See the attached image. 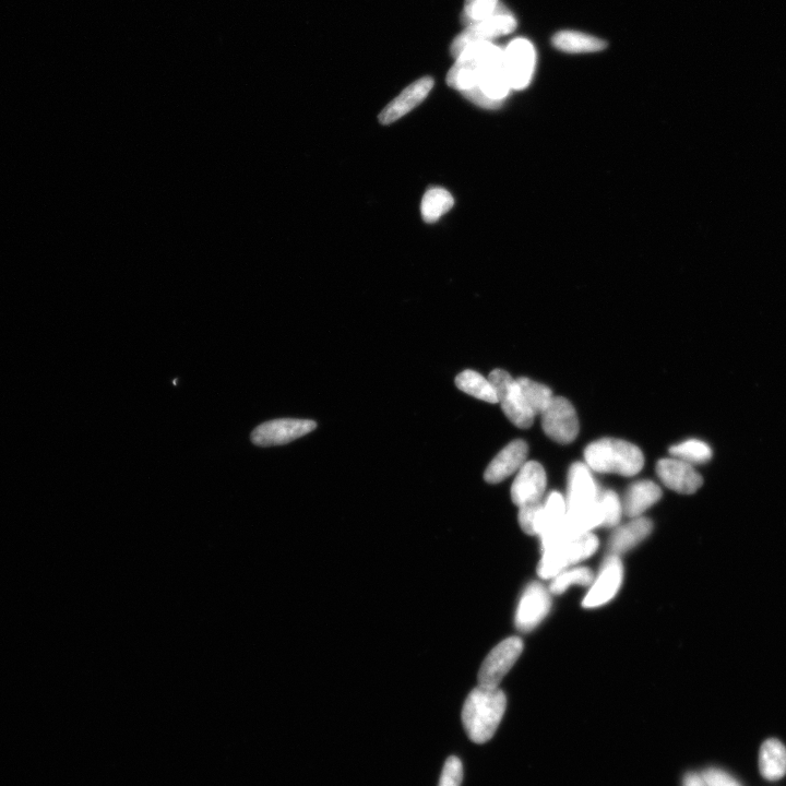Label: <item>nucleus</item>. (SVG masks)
Returning <instances> with one entry per match:
<instances>
[{
	"mask_svg": "<svg viewBox=\"0 0 786 786\" xmlns=\"http://www.w3.org/2000/svg\"><path fill=\"white\" fill-rule=\"evenodd\" d=\"M456 386L459 390L476 399L492 404L498 403L496 391L490 380L478 372L471 371V369L457 376Z\"/></svg>",
	"mask_w": 786,
	"mask_h": 786,
	"instance_id": "5701e85b",
	"label": "nucleus"
},
{
	"mask_svg": "<svg viewBox=\"0 0 786 786\" xmlns=\"http://www.w3.org/2000/svg\"><path fill=\"white\" fill-rule=\"evenodd\" d=\"M683 786H707L704 778L697 773L686 774Z\"/></svg>",
	"mask_w": 786,
	"mask_h": 786,
	"instance_id": "473e14b6",
	"label": "nucleus"
},
{
	"mask_svg": "<svg viewBox=\"0 0 786 786\" xmlns=\"http://www.w3.org/2000/svg\"><path fill=\"white\" fill-rule=\"evenodd\" d=\"M567 514L566 499L562 494L552 493L546 498L534 521V535L541 539L555 529Z\"/></svg>",
	"mask_w": 786,
	"mask_h": 786,
	"instance_id": "aec40b11",
	"label": "nucleus"
},
{
	"mask_svg": "<svg viewBox=\"0 0 786 786\" xmlns=\"http://www.w3.org/2000/svg\"><path fill=\"white\" fill-rule=\"evenodd\" d=\"M657 474L666 487L684 495L695 494L704 484V479L692 464L676 458L660 460Z\"/></svg>",
	"mask_w": 786,
	"mask_h": 786,
	"instance_id": "4468645a",
	"label": "nucleus"
},
{
	"mask_svg": "<svg viewBox=\"0 0 786 786\" xmlns=\"http://www.w3.org/2000/svg\"><path fill=\"white\" fill-rule=\"evenodd\" d=\"M551 594L539 582H532L522 593L516 614V627L521 633H530L549 615Z\"/></svg>",
	"mask_w": 786,
	"mask_h": 786,
	"instance_id": "1a4fd4ad",
	"label": "nucleus"
},
{
	"mask_svg": "<svg viewBox=\"0 0 786 786\" xmlns=\"http://www.w3.org/2000/svg\"><path fill=\"white\" fill-rule=\"evenodd\" d=\"M523 651V642L518 637H510L500 642L484 660L479 672V686L498 688L504 677L516 664Z\"/></svg>",
	"mask_w": 786,
	"mask_h": 786,
	"instance_id": "423d86ee",
	"label": "nucleus"
},
{
	"mask_svg": "<svg viewBox=\"0 0 786 786\" xmlns=\"http://www.w3.org/2000/svg\"><path fill=\"white\" fill-rule=\"evenodd\" d=\"M707 786H741L734 778L718 769H710L702 773Z\"/></svg>",
	"mask_w": 786,
	"mask_h": 786,
	"instance_id": "2f4dec72",
	"label": "nucleus"
},
{
	"mask_svg": "<svg viewBox=\"0 0 786 786\" xmlns=\"http://www.w3.org/2000/svg\"><path fill=\"white\" fill-rule=\"evenodd\" d=\"M557 50L566 53H593L606 49L607 43L578 31H562L554 35L552 40Z\"/></svg>",
	"mask_w": 786,
	"mask_h": 786,
	"instance_id": "412c9836",
	"label": "nucleus"
},
{
	"mask_svg": "<svg viewBox=\"0 0 786 786\" xmlns=\"http://www.w3.org/2000/svg\"><path fill=\"white\" fill-rule=\"evenodd\" d=\"M498 403H500L505 415L512 424L522 428V430H527V428L533 425L535 414L524 402L517 379L504 392L500 393Z\"/></svg>",
	"mask_w": 786,
	"mask_h": 786,
	"instance_id": "6ab92c4d",
	"label": "nucleus"
},
{
	"mask_svg": "<svg viewBox=\"0 0 786 786\" xmlns=\"http://www.w3.org/2000/svg\"><path fill=\"white\" fill-rule=\"evenodd\" d=\"M759 766L762 776L774 781L786 773V748L778 740H769L760 750Z\"/></svg>",
	"mask_w": 786,
	"mask_h": 786,
	"instance_id": "4be33fe9",
	"label": "nucleus"
},
{
	"mask_svg": "<svg viewBox=\"0 0 786 786\" xmlns=\"http://www.w3.org/2000/svg\"><path fill=\"white\" fill-rule=\"evenodd\" d=\"M507 698L502 689L478 686L469 694L462 709V723L476 744L491 741L504 718Z\"/></svg>",
	"mask_w": 786,
	"mask_h": 786,
	"instance_id": "f257e3e1",
	"label": "nucleus"
},
{
	"mask_svg": "<svg viewBox=\"0 0 786 786\" xmlns=\"http://www.w3.org/2000/svg\"><path fill=\"white\" fill-rule=\"evenodd\" d=\"M599 503L602 510V527H616L622 520L623 505L617 494L613 491H606L601 494Z\"/></svg>",
	"mask_w": 786,
	"mask_h": 786,
	"instance_id": "c85d7f7f",
	"label": "nucleus"
},
{
	"mask_svg": "<svg viewBox=\"0 0 786 786\" xmlns=\"http://www.w3.org/2000/svg\"><path fill=\"white\" fill-rule=\"evenodd\" d=\"M653 530V523L648 518H634L633 521L617 528L609 542L612 555H621L634 549L639 543L647 539Z\"/></svg>",
	"mask_w": 786,
	"mask_h": 786,
	"instance_id": "f3484780",
	"label": "nucleus"
},
{
	"mask_svg": "<svg viewBox=\"0 0 786 786\" xmlns=\"http://www.w3.org/2000/svg\"><path fill=\"white\" fill-rule=\"evenodd\" d=\"M463 780L462 762L458 757H449L443 768L438 786H461Z\"/></svg>",
	"mask_w": 786,
	"mask_h": 786,
	"instance_id": "c756f323",
	"label": "nucleus"
},
{
	"mask_svg": "<svg viewBox=\"0 0 786 786\" xmlns=\"http://www.w3.org/2000/svg\"><path fill=\"white\" fill-rule=\"evenodd\" d=\"M623 578L624 567L621 558L611 554L605 559L598 578L594 579L586 599L583 600V607L595 609L609 603L621 589Z\"/></svg>",
	"mask_w": 786,
	"mask_h": 786,
	"instance_id": "9b49d317",
	"label": "nucleus"
},
{
	"mask_svg": "<svg viewBox=\"0 0 786 786\" xmlns=\"http://www.w3.org/2000/svg\"><path fill=\"white\" fill-rule=\"evenodd\" d=\"M316 427V422L311 420H273L256 427L250 437L259 447L281 446L314 432Z\"/></svg>",
	"mask_w": 786,
	"mask_h": 786,
	"instance_id": "6e6552de",
	"label": "nucleus"
},
{
	"mask_svg": "<svg viewBox=\"0 0 786 786\" xmlns=\"http://www.w3.org/2000/svg\"><path fill=\"white\" fill-rule=\"evenodd\" d=\"M585 459L587 466L595 472L622 476L637 475L645 466V457L637 446L614 438L590 444L585 450Z\"/></svg>",
	"mask_w": 786,
	"mask_h": 786,
	"instance_id": "7ed1b4c3",
	"label": "nucleus"
},
{
	"mask_svg": "<svg viewBox=\"0 0 786 786\" xmlns=\"http://www.w3.org/2000/svg\"><path fill=\"white\" fill-rule=\"evenodd\" d=\"M504 55L511 90L526 89L537 64V53L533 44L526 39H516L509 43Z\"/></svg>",
	"mask_w": 786,
	"mask_h": 786,
	"instance_id": "9d476101",
	"label": "nucleus"
},
{
	"mask_svg": "<svg viewBox=\"0 0 786 786\" xmlns=\"http://www.w3.org/2000/svg\"><path fill=\"white\" fill-rule=\"evenodd\" d=\"M455 205V200L444 188L428 189L422 200V217L426 223H435Z\"/></svg>",
	"mask_w": 786,
	"mask_h": 786,
	"instance_id": "393cba45",
	"label": "nucleus"
},
{
	"mask_svg": "<svg viewBox=\"0 0 786 786\" xmlns=\"http://www.w3.org/2000/svg\"><path fill=\"white\" fill-rule=\"evenodd\" d=\"M662 497V490L652 481H639L629 487L623 510L630 518H638Z\"/></svg>",
	"mask_w": 786,
	"mask_h": 786,
	"instance_id": "a211bd4d",
	"label": "nucleus"
},
{
	"mask_svg": "<svg viewBox=\"0 0 786 786\" xmlns=\"http://www.w3.org/2000/svg\"><path fill=\"white\" fill-rule=\"evenodd\" d=\"M499 5L498 0H466L461 16L462 25L468 27L492 16Z\"/></svg>",
	"mask_w": 786,
	"mask_h": 786,
	"instance_id": "cd10ccee",
	"label": "nucleus"
},
{
	"mask_svg": "<svg viewBox=\"0 0 786 786\" xmlns=\"http://www.w3.org/2000/svg\"><path fill=\"white\" fill-rule=\"evenodd\" d=\"M511 90L504 51L492 42H484L478 86L463 93L464 98L486 110H497Z\"/></svg>",
	"mask_w": 786,
	"mask_h": 786,
	"instance_id": "f03ea898",
	"label": "nucleus"
},
{
	"mask_svg": "<svg viewBox=\"0 0 786 786\" xmlns=\"http://www.w3.org/2000/svg\"><path fill=\"white\" fill-rule=\"evenodd\" d=\"M542 427L547 437L558 444H571L579 434L576 410L567 399L554 397L542 414Z\"/></svg>",
	"mask_w": 786,
	"mask_h": 786,
	"instance_id": "0eeeda50",
	"label": "nucleus"
},
{
	"mask_svg": "<svg viewBox=\"0 0 786 786\" xmlns=\"http://www.w3.org/2000/svg\"><path fill=\"white\" fill-rule=\"evenodd\" d=\"M521 396L528 408L537 415H542L549 408L553 400V393L550 388L537 383L529 378L520 377L517 379Z\"/></svg>",
	"mask_w": 786,
	"mask_h": 786,
	"instance_id": "b1692460",
	"label": "nucleus"
},
{
	"mask_svg": "<svg viewBox=\"0 0 786 786\" xmlns=\"http://www.w3.org/2000/svg\"><path fill=\"white\" fill-rule=\"evenodd\" d=\"M543 500L519 507L518 520L521 529L529 535H534V521L543 505Z\"/></svg>",
	"mask_w": 786,
	"mask_h": 786,
	"instance_id": "7c9ffc66",
	"label": "nucleus"
},
{
	"mask_svg": "<svg viewBox=\"0 0 786 786\" xmlns=\"http://www.w3.org/2000/svg\"><path fill=\"white\" fill-rule=\"evenodd\" d=\"M546 484V472L541 463L537 461L524 463L511 486L512 502L518 507L540 502Z\"/></svg>",
	"mask_w": 786,
	"mask_h": 786,
	"instance_id": "f8f14e48",
	"label": "nucleus"
},
{
	"mask_svg": "<svg viewBox=\"0 0 786 786\" xmlns=\"http://www.w3.org/2000/svg\"><path fill=\"white\" fill-rule=\"evenodd\" d=\"M594 575L588 567H575L565 569L553 578L550 592L563 594L571 585L583 587L592 586Z\"/></svg>",
	"mask_w": 786,
	"mask_h": 786,
	"instance_id": "a878e982",
	"label": "nucleus"
},
{
	"mask_svg": "<svg viewBox=\"0 0 786 786\" xmlns=\"http://www.w3.org/2000/svg\"><path fill=\"white\" fill-rule=\"evenodd\" d=\"M529 447L522 439L507 445L490 463L484 473V480L490 484L503 482L518 472L527 462Z\"/></svg>",
	"mask_w": 786,
	"mask_h": 786,
	"instance_id": "dca6fc26",
	"label": "nucleus"
},
{
	"mask_svg": "<svg viewBox=\"0 0 786 786\" xmlns=\"http://www.w3.org/2000/svg\"><path fill=\"white\" fill-rule=\"evenodd\" d=\"M600 496L591 469L585 463H574L568 473L567 510L591 506L599 502Z\"/></svg>",
	"mask_w": 786,
	"mask_h": 786,
	"instance_id": "ddd939ff",
	"label": "nucleus"
},
{
	"mask_svg": "<svg viewBox=\"0 0 786 786\" xmlns=\"http://www.w3.org/2000/svg\"><path fill=\"white\" fill-rule=\"evenodd\" d=\"M434 79L424 77L416 80L408 88L404 89L398 97L391 101L379 114V122L383 125L395 123L403 116H406L416 106H419L432 91Z\"/></svg>",
	"mask_w": 786,
	"mask_h": 786,
	"instance_id": "2eb2a0df",
	"label": "nucleus"
},
{
	"mask_svg": "<svg viewBox=\"0 0 786 786\" xmlns=\"http://www.w3.org/2000/svg\"><path fill=\"white\" fill-rule=\"evenodd\" d=\"M670 454L676 458L690 464H700L708 462L712 457V450L704 442L697 439H690L682 444L670 448Z\"/></svg>",
	"mask_w": 786,
	"mask_h": 786,
	"instance_id": "bb28decb",
	"label": "nucleus"
},
{
	"mask_svg": "<svg viewBox=\"0 0 786 786\" xmlns=\"http://www.w3.org/2000/svg\"><path fill=\"white\" fill-rule=\"evenodd\" d=\"M517 28V20L503 5H499L495 13L479 22L472 23L464 29L452 42L450 52L455 59L466 47L475 43L491 42L505 37Z\"/></svg>",
	"mask_w": 786,
	"mask_h": 786,
	"instance_id": "39448f33",
	"label": "nucleus"
},
{
	"mask_svg": "<svg viewBox=\"0 0 786 786\" xmlns=\"http://www.w3.org/2000/svg\"><path fill=\"white\" fill-rule=\"evenodd\" d=\"M599 549V540L591 532L580 537L559 543L543 551L538 566L542 579H553L563 570L591 557Z\"/></svg>",
	"mask_w": 786,
	"mask_h": 786,
	"instance_id": "20e7f679",
	"label": "nucleus"
}]
</instances>
